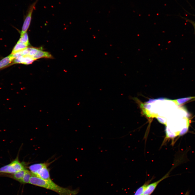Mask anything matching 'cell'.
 <instances>
[{"mask_svg":"<svg viewBox=\"0 0 195 195\" xmlns=\"http://www.w3.org/2000/svg\"><path fill=\"white\" fill-rule=\"evenodd\" d=\"M25 168L23 162L19 161L18 155L10 164L0 168V176L13 174Z\"/></svg>","mask_w":195,"mask_h":195,"instance_id":"7a4b0ae2","label":"cell"},{"mask_svg":"<svg viewBox=\"0 0 195 195\" xmlns=\"http://www.w3.org/2000/svg\"><path fill=\"white\" fill-rule=\"evenodd\" d=\"M47 165L45 163L36 164L30 165L29 168L32 174L35 175L40 169Z\"/></svg>","mask_w":195,"mask_h":195,"instance_id":"30bf717a","label":"cell"},{"mask_svg":"<svg viewBox=\"0 0 195 195\" xmlns=\"http://www.w3.org/2000/svg\"><path fill=\"white\" fill-rule=\"evenodd\" d=\"M32 174L30 171L27 170L22 180L20 183L23 184H29L30 180Z\"/></svg>","mask_w":195,"mask_h":195,"instance_id":"5bb4252c","label":"cell"},{"mask_svg":"<svg viewBox=\"0 0 195 195\" xmlns=\"http://www.w3.org/2000/svg\"><path fill=\"white\" fill-rule=\"evenodd\" d=\"M189 192L188 191H187L185 194L184 195H189Z\"/></svg>","mask_w":195,"mask_h":195,"instance_id":"d6986e66","label":"cell"},{"mask_svg":"<svg viewBox=\"0 0 195 195\" xmlns=\"http://www.w3.org/2000/svg\"><path fill=\"white\" fill-rule=\"evenodd\" d=\"M39 0H36L35 2L30 5L27 10V14L25 16L24 23L21 32V36L27 32L31 23L32 13L36 8V6Z\"/></svg>","mask_w":195,"mask_h":195,"instance_id":"3957f363","label":"cell"},{"mask_svg":"<svg viewBox=\"0 0 195 195\" xmlns=\"http://www.w3.org/2000/svg\"><path fill=\"white\" fill-rule=\"evenodd\" d=\"M28 46L18 41L12 51L11 54H14L27 49Z\"/></svg>","mask_w":195,"mask_h":195,"instance_id":"8fae6325","label":"cell"},{"mask_svg":"<svg viewBox=\"0 0 195 195\" xmlns=\"http://www.w3.org/2000/svg\"><path fill=\"white\" fill-rule=\"evenodd\" d=\"M152 180H149L145 183L144 185L139 187L136 191L134 195H142L144 193L150 183Z\"/></svg>","mask_w":195,"mask_h":195,"instance_id":"4fadbf2b","label":"cell"},{"mask_svg":"<svg viewBox=\"0 0 195 195\" xmlns=\"http://www.w3.org/2000/svg\"><path fill=\"white\" fill-rule=\"evenodd\" d=\"M40 49L36 48H31L29 54V56L32 57H33Z\"/></svg>","mask_w":195,"mask_h":195,"instance_id":"2e32d148","label":"cell"},{"mask_svg":"<svg viewBox=\"0 0 195 195\" xmlns=\"http://www.w3.org/2000/svg\"><path fill=\"white\" fill-rule=\"evenodd\" d=\"M15 58L11 54L0 61V70L8 67L12 62Z\"/></svg>","mask_w":195,"mask_h":195,"instance_id":"52a82bcc","label":"cell"},{"mask_svg":"<svg viewBox=\"0 0 195 195\" xmlns=\"http://www.w3.org/2000/svg\"></svg>","mask_w":195,"mask_h":195,"instance_id":"ffe728a7","label":"cell"},{"mask_svg":"<svg viewBox=\"0 0 195 195\" xmlns=\"http://www.w3.org/2000/svg\"><path fill=\"white\" fill-rule=\"evenodd\" d=\"M155 118H157L160 123L162 124L165 125L167 126V124L164 118H162V117L159 116L158 115L156 116Z\"/></svg>","mask_w":195,"mask_h":195,"instance_id":"e0dca14e","label":"cell"},{"mask_svg":"<svg viewBox=\"0 0 195 195\" xmlns=\"http://www.w3.org/2000/svg\"><path fill=\"white\" fill-rule=\"evenodd\" d=\"M27 170L25 168L15 173L12 174L6 175L4 176H6L20 182L23 178Z\"/></svg>","mask_w":195,"mask_h":195,"instance_id":"ba28073f","label":"cell"},{"mask_svg":"<svg viewBox=\"0 0 195 195\" xmlns=\"http://www.w3.org/2000/svg\"><path fill=\"white\" fill-rule=\"evenodd\" d=\"M18 42H21L28 46L30 44L28 34L26 32L22 36H21Z\"/></svg>","mask_w":195,"mask_h":195,"instance_id":"9a60e30c","label":"cell"},{"mask_svg":"<svg viewBox=\"0 0 195 195\" xmlns=\"http://www.w3.org/2000/svg\"><path fill=\"white\" fill-rule=\"evenodd\" d=\"M177 105H180L188 101H195V96L184 98L177 100H172Z\"/></svg>","mask_w":195,"mask_h":195,"instance_id":"7c38bea8","label":"cell"},{"mask_svg":"<svg viewBox=\"0 0 195 195\" xmlns=\"http://www.w3.org/2000/svg\"><path fill=\"white\" fill-rule=\"evenodd\" d=\"M29 184L53 191L60 195H76L79 192V189L71 190L58 186L51 179L44 180L32 174Z\"/></svg>","mask_w":195,"mask_h":195,"instance_id":"6da1fadb","label":"cell"},{"mask_svg":"<svg viewBox=\"0 0 195 195\" xmlns=\"http://www.w3.org/2000/svg\"><path fill=\"white\" fill-rule=\"evenodd\" d=\"M35 60L29 56H20L15 58L11 65L16 64H22L28 65L31 64Z\"/></svg>","mask_w":195,"mask_h":195,"instance_id":"277c9868","label":"cell"},{"mask_svg":"<svg viewBox=\"0 0 195 195\" xmlns=\"http://www.w3.org/2000/svg\"><path fill=\"white\" fill-rule=\"evenodd\" d=\"M169 173H170L168 172L159 180L152 184H149L142 195H151L160 182L169 177Z\"/></svg>","mask_w":195,"mask_h":195,"instance_id":"5b68a950","label":"cell"},{"mask_svg":"<svg viewBox=\"0 0 195 195\" xmlns=\"http://www.w3.org/2000/svg\"><path fill=\"white\" fill-rule=\"evenodd\" d=\"M32 58L36 61L41 58H53V57L48 52L44 51L40 49Z\"/></svg>","mask_w":195,"mask_h":195,"instance_id":"9c48e42d","label":"cell"},{"mask_svg":"<svg viewBox=\"0 0 195 195\" xmlns=\"http://www.w3.org/2000/svg\"><path fill=\"white\" fill-rule=\"evenodd\" d=\"M35 176L44 180H51L49 171L47 168V165L40 169Z\"/></svg>","mask_w":195,"mask_h":195,"instance_id":"8992f818","label":"cell"},{"mask_svg":"<svg viewBox=\"0 0 195 195\" xmlns=\"http://www.w3.org/2000/svg\"><path fill=\"white\" fill-rule=\"evenodd\" d=\"M190 22L191 23V24L193 25V27L194 29V30L195 34V23L192 21H190Z\"/></svg>","mask_w":195,"mask_h":195,"instance_id":"ac0fdd59","label":"cell"}]
</instances>
